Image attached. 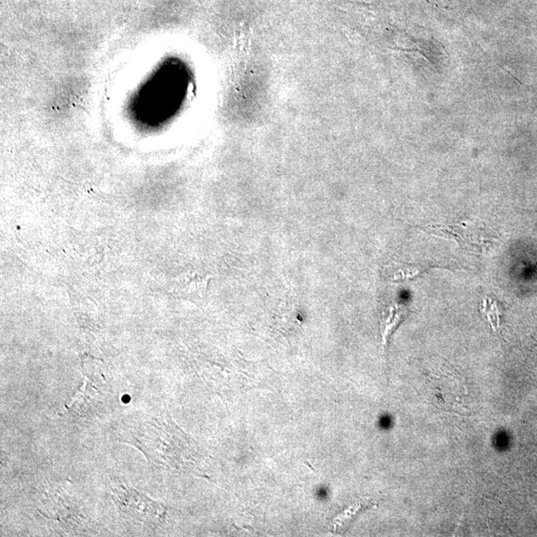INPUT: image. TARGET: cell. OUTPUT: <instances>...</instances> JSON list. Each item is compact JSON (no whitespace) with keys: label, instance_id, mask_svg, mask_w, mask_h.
I'll list each match as a JSON object with an SVG mask.
<instances>
[{"label":"cell","instance_id":"1","mask_svg":"<svg viewBox=\"0 0 537 537\" xmlns=\"http://www.w3.org/2000/svg\"><path fill=\"white\" fill-rule=\"evenodd\" d=\"M112 499L119 513L131 522L142 524L147 531H156L165 522L166 508L128 487L125 483L112 478Z\"/></svg>","mask_w":537,"mask_h":537},{"label":"cell","instance_id":"2","mask_svg":"<svg viewBox=\"0 0 537 537\" xmlns=\"http://www.w3.org/2000/svg\"><path fill=\"white\" fill-rule=\"evenodd\" d=\"M422 231L426 232V233L431 234V235H436L442 237V238L451 239V240L456 241L463 248L469 249L470 246H473L471 243L470 238L466 235L465 229L462 226H444V225H430V226H420L418 227Z\"/></svg>","mask_w":537,"mask_h":537},{"label":"cell","instance_id":"3","mask_svg":"<svg viewBox=\"0 0 537 537\" xmlns=\"http://www.w3.org/2000/svg\"><path fill=\"white\" fill-rule=\"evenodd\" d=\"M405 316H406V309L395 304V306L390 307L388 311H387L386 315L382 318L381 337L385 353L387 348H388L389 339H390L393 332H395L398 325L404 320Z\"/></svg>","mask_w":537,"mask_h":537},{"label":"cell","instance_id":"4","mask_svg":"<svg viewBox=\"0 0 537 537\" xmlns=\"http://www.w3.org/2000/svg\"><path fill=\"white\" fill-rule=\"evenodd\" d=\"M427 270H428L427 266L403 264L402 266L394 269L393 273L389 275L388 279L389 280L394 281V282L413 280V279L421 276Z\"/></svg>","mask_w":537,"mask_h":537},{"label":"cell","instance_id":"5","mask_svg":"<svg viewBox=\"0 0 537 537\" xmlns=\"http://www.w3.org/2000/svg\"><path fill=\"white\" fill-rule=\"evenodd\" d=\"M483 311L491 323L492 330L498 332L499 328H501V309L499 302L491 297H485L483 301Z\"/></svg>","mask_w":537,"mask_h":537}]
</instances>
